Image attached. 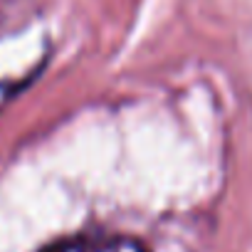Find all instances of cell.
Segmentation results:
<instances>
[{"label": "cell", "mask_w": 252, "mask_h": 252, "mask_svg": "<svg viewBox=\"0 0 252 252\" xmlns=\"http://www.w3.org/2000/svg\"><path fill=\"white\" fill-rule=\"evenodd\" d=\"M40 252H151L149 245L134 235L119 232H79L47 242Z\"/></svg>", "instance_id": "1"}]
</instances>
